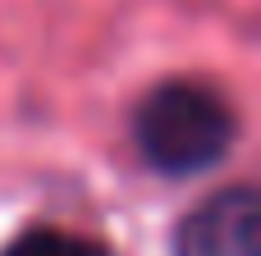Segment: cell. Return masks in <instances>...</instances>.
Masks as SVG:
<instances>
[{"label":"cell","mask_w":261,"mask_h":256,"mask_svg":"<svg viewBox=\"0 0 261 256\" xmlns=\"http://www.w3.org/2000/svg\"><path fill=\"white\" fill-rule=\"evenodd\" d=\"M138 151L161 174H202L234 142V110L206 82H161L133 115Z\"/></svg>","instance_id":"cell-1"},{"label":"cell","mask_w":261,"mask_h":256,"mask_svg":"<svg viewBox=\"0 0 261 256\" xmlns=\"http://www.w3.org/2000/svg\"><path fill=\"white\" fill-rule=\"evenodd\" d=\"M257 192L248 183L206 197L174 229V256H257Z\"/></svg>","instance_id":"cell-2"},{"label":"cell","mask_w":261,"mask_h":256,"mask_svg":"<svg viewBox=\"0 0 261 256\" xmlns=\"http://www.w3.org/2000/svg\"><path fill=\"white\" fill-rule=\"evenodd\" d=\"M0 256H110L101 243L78 238V234H60V229H32L18 243H9Z\"/></svg>","instance_id":"cell-3"}]
</instances>
